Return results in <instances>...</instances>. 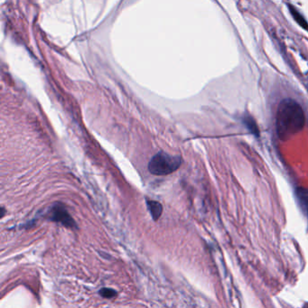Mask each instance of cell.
Listing matches in <instances>:
<instances>
[{
    "label": "cell",
    "instance_id": "6da1fadb",
    "mask_svg": "<svg viewBox=\"0 0 308 308\" xmlns=\"http://www.w3.org/2000/svg\"><path fill=\"white\" fill-rule=\"evenodd\" d=\"M305 116L296 100L287 98L281 100L276 115V131L278 138L286 140L304 129Z\"/></svg>",
    "mask_w": 308,
    "mask_h": 308
},
{
    "label": "cell",
    "instance_id": "7a4b0ae2",
    "mask_svg": "<svg viewBox=\"0 0 308 308\" xmlns=\"http://www.w3.org/2000/svg\"><path fill=\"white\" fill-rule=\"evenodd\" d=\"M182 157L167 153L158 152L153 156L148 164V170L155 175H167L175 172L181 166Z\"/></svg>",
    "mask_w": 308,
    "mask_h": 308
},
{
    "label": "cell",
    "instance_id": "3957f363",
    "mask_svg": "<svg viewBox=\"0 0 308 308\" xmlns=\"http://www.w3.org/2000/svg\"><path fill=\"white\" fill-rule=\"evenodd\" d=\"M50 219L52 221L61 222L64 225L67 226V227H74L75 226L74 219L70 216V214L66 211V209L61 205H56L52 209Z\"/></svg>",
    "mask_w": 308,
    "mask_h": 308
},
{
    "label": "cell",
    "instance_id": "277c9868",
    "mask_svg": "<svg viewBox=\"0 0 308 308\" xmlns=\"http://www.w3.org/2000/svg\"><path fill=\"white\" fill-rule=\"evenodd\" d=\"M296 199L299 203L300 207L303 210L308 218V189L304 187H298L295 190Z\"/></svg>",
    "mask_w": 308,
    "mask_h": 308
},
{
    "label": "cell",
    "instance_id": "5b68a950",
    "mask_svg": "<svg viewBox=\"0 0 308 308\" xmlns=\"http://www.w3.org/2000/svg\"><path fill=\"white\" fill-rule=\"evenodd\" d=\"M242 122L244 126L247 128L248 131H250L252 135H254L257 138L260 137V129L254 117L251 115H246L242 117Z\"/></svg>",
    "mask_w": 308,
    "mask_h": 308
},
{
    "label": "cell",
    "instance_id": "8992f818",
    "mask_svg": "<svg viewBox=\"0 0 308 308\" xmlns=\"http://www.w3.org/2000/svg\"><path fill=\"white\" fill-rule=\"evenodd\" d=\"M288 9H289L292 17L295 19V22L297 23L301 27H303L304 30L308 31V23L304 19L303 15L300 13L299 11L295 9L294 6H292V5H288Z\"/></svg>",
    "mask_w": 308,
    "mask_h": 308
},
{
    "label": "cell",
    "instance_id": "52a82bcc",
    "mask_svg": "<svg viewBox=\"0 0 308 308\" xmlns=\"http://www.w3.org/2000/svg\"><path fill=\"white\" fill-rule=\"evenodd\" d=\"M148 208L149 212L151 213V216L155 221H157L160 218L162 212H163V207L161 205L160 203L156 202V201H148Z\"/></svg>",
    "mask_w": 308,
    "mask_h": 308
},
{
    "label": "cell",
    "instance_id": "ba28073f",
    "mask_svg": "<svg viewBox=\"0 0 308 308\" xmlns=\"http://www.w3.org/2000/svg\"><path fill=\"white\" fill-rule=\"evenodd\" d=\"M100 295H102L103 297L106 298H111L113 296L117 295V292L115 290H113L111 288H102L100 291Z\"/></svg>",
    "mask_w": 308,
    "mask_h": 308
}]
</instances>
